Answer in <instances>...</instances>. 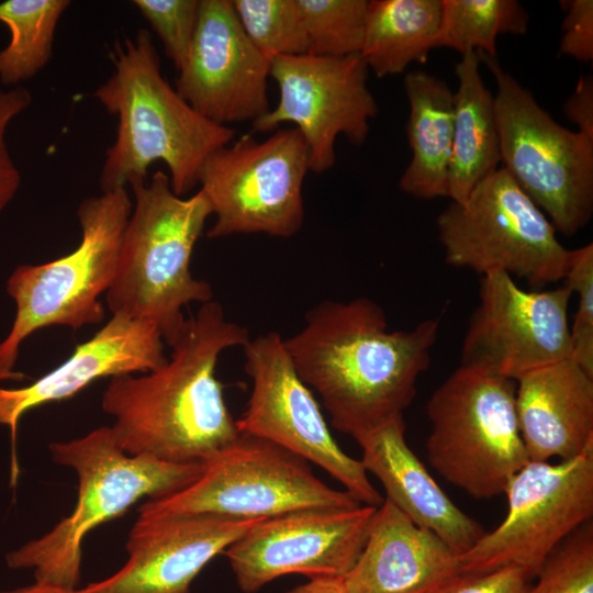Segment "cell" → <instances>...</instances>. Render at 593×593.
I'll return each instance as SVG.
<instances>
[{"label": "cell", "mask_w": 593, "mask_h": 593, "mask_svg": "<svg viewBox=\"0 0 593 593\" xmlns=\"http://www.w3.org/2000/svg\"><path fill=\"white\" fill-rule=\"evenodd\" d=\"M439 318L390 329L368 298L324 301L284 346L302 381L322 399L333 426L356 441L403 415L430 365Z\"/></svg>", "instance_id": "obj_1"}, {"label": "cell", "mask_w": 593, "mask_h": 593, "mask_svg": "<svg viewBox=\"0 0 593 593\" xmlns=\"http://www.w3.org/2000/svg\"><path fill=\"white\" fill-rule=\"evenodd\" d=\"M248 340L219 302L202 303L184 320L163 367L111 378L101 406L114 418L118 445L133 456L203 463L231 444L239 430L215 370L223 351Z\"/></svg>", "instance_id": "obj_2"}, {"label": "cell", "mask_w": 593, "mask_h": 593, "mask_svg": "<svg viewBox=\"0 0 593 593\" xmlns=\"http://www.w3.org/2000/svg\"><path fill=\"white\" fill-rule=\"evenodd\" d=\"M114 71L93 93L118 118L115 141L100 171L102 192L146 182L149 166L161 160L175 194L198 186V171L235 131L199 114L164 78L150 33L114 43Z\"/></svg>", "instance_id": "obj_3"}, {"label": "cell", "mask_w": 593, "mask_h": 593, "mask_svg": "<svg viewBox=\"0 0 593 593\" xmlns=\"http://www.w3.org/2000/svg\"><path fill=\"white\" fill-rule=\"evenodd\" d=\"M131 189L135 205L105 302L112 315L154 325L170 346L186 320L182 307L213 296L210 283L194 278L190 269L194 245L212 211L201 190L189 198L175 194L161 170Z\"/></svg>", "instance_id": "obj_4"}, {"label": "cell", "mask_w": 593, "mask_h": 593, "mask_svg": "<svg viewBox=\"0 0 593 593\" xmlns=\"http://www.w3.org/2000/svg\"><path fill=\"white\" fill-rule=\"evenodd\" d=\"M53 459L78 475L72 513L51 532L7 555L11 569H32L35 584L75 591L80 580L81 544L97 526L123 515L143 497L156 499L192 483L202 463H175L126 454L110 426L49 445Z\"/></svg>", "instance_id": "obj_5"}, {"label": "cell", "mask_w": 593, "mask_h": 593, "mask_svg": "<svg viewBox=\"0 0 593 593\" xmlns=\"http://www.w3.org/2000/svg\"><path fill=\"white\" fill-rule=\"evenodd\" d=\"M131 212L126 188L86 198L77 209L79 245L60 258L22 265L12 271L7 292L16 304V314L9 334L0 342V381L16 377L13 369L20 346L35 331L54 325L77 331L104 320L99 296L115 276Z\"/></svg>", "instance_id": "obj_6"}, {"label": "cell", "mask_w": 593, "mask_h": 593, "mask_svg": "<svg viewBox=\"0 0 593 593\" xmlns=\"http://www.w3.org/2000/svg\"><path fill=\"white\" fill-rule=\"evenodd\" d=\"M515 389L514 380L460 365L427 402L429 465L477 500L504 494L512 477L529 461Z\"/></svg>", "instance_id": "obj_7"}, {"label": "cell", "mask_w": 593, "mask_h": 593, "mask_svg": "<svg viewBox=\"0 0 593 593\" xmlns=\"http://www.w3.org/2000/svg\"><path fill=\"white\" fill-rule=\"evenodd\" d=\"M478 55L496 81L503 168L556 232L577 234L593 213V139L558 124L495 56Z\"/></svg>", "instance_id": "obj_8"}, {"label": "cell", "mask_w": 593, "mask_h": 593, "mask_svg": "<svg viewBox=\"0 0 593 593\" xmlns=\"http://www.w3.org/2000/svg\"><path fill=\"white\" fill-rule=\"evenodd\" d=\"M202 466L192 483L149 499L138 515L265 519L300 510L354 508L361 504L347 491L324 483L304 459L244 433Z\"/></svg>", "instance_id": "obj_9"}, {"label": "cell", "mask_w": 593, "mask_h": 593, "mask_svg": "<svg viewBox=\"0 0 593 593\" xmlns=\"http://www.w3.org/2000/svg\"><path fill=\"white\" fill-rule=\"evenodd\" d=\"M445 261L503 272L541 288L563 279L570 250L544 212L502 167L437 216Z\"/></svg>", "instance_id": "obj_10"}, {"label": "cell", "mask_w": 593, "mask_h": 593, "mask_svg": "<svg viewBox=\"0 0 593 593\" xmlns=\"http://www.w3.org/2000/svg\"><path fill=\"white\" fill-rule=\"evenodd\" d=\"M309 148L295 128L265 141L242 135L214 150L198 171V184L215 221L206 235L266 234L291 237L303 225L302 188Z\"/></svg>", "instance_id": "obj_11"}, {"label": "cell", "mask_w": 593, "mask_h": 593, "mask_svg": "<svg viewBox=\"0 0 593 593\" xmlns=\"http://www.w3.org/2000/svg\"><path fill=\"white\" fill-rule=\"evenodd\" d=\"M503 522L459 556L461 573L517 567L532 579L549 555L593 516V452L528 461L510 480Z\"/></svg>", "instance_id": "obj_12"}, {"label": "cell", "mask_w": 593, "mask_h": 593, "mask_svg": "<svg viewBox=\"0 0 593 593\" xmlns=\"http://www.w3.org/2000/svg\"><path fill=\"white\" fill-rule=\"evenodd\" d=\"M244 369L253 382L239 433L268 440L336 479L359 503L378 507L383 497L360 460L334 439L311 389L299 377L284 340L268 332L249 340Z\"/></svg>", "instance_id": "obj_13"}, {"label": "cell", "mask_w": 593, "mask_h": 593, "mask_svg": "<svg viewBox=\"0 0 593 593\" xmlns=\"http://www.w3.org/2000/svg\"><path fill=\"white\" fill-rule=\"evenodd\" d=\"M368 71L360 54L275 57L270 77L279 88V101L251 123L253 131L270 132L282 123H293L309 148L310 171L329 170L336 160V138L342 134L351 144L362 145L369 121L378 113Z\"/></svg>", "instance_id": "obj_14"}, {"label": "cell", "mask_w": 593, "mask_h": 593, "mask_svg": "<svg viewBox=\"0 0 593 593\" xmlns=\"http://www.w3.org/2000/svg\"><path fill=\"white\" fill-rule=\"evenodd\" d=\"M571 295L566 284L526 291L506 273L483 275L460 365L516 381L569 358Z\"/></svg>", "instance_id": "obj_15"}, {"label": "cell", "mask_w": 593, "mask_h": 593, "mask_svg": "<svg viewBox=\"0 0 593 593\" xmlns=\"http://www.w3.org/2000/svg\"><path fill=\"white\" fill-rule=\"evenodd\" d=\"M376 506L307 508L259 521L224 555L244 593L286 574L344 578L358 559Z\"/></svg>", "instance_id": "obj_16"}, {"label": "cell", "mask_w": 593, "mask_h": 593, "mask_svg": "<svg viewBox=\"0 0 593 593\" xmlns=\"http://www.w3.org/2000/svg\"><path fill=\"white\" fill-rule=\"evenodd\" d=\"M270 66L243 31L232 0H200L193 42L176 90L211 122L253 123L269 111Z\"/></svg>", "instance_id": "obj_17"}, {"label": "cell", "mask_w": 593, "mask_h": 593, "mask_svg": "<svg viewBox=\"0 0 593 593\" xmlns=\"http://www.w3.org/2000/svg\"><path fill=\"white\" fill-rule=\"evenodd\" d=\"M259 521L210 514L138 515L124 566L74 592L191 593L202 569Z\"/></svg>", "instance_id": "obj_18"}, {"label": "cell", "mask_w": 593, "mask_h": 593, "mask_svg": "<svg viewBox=\"0 0 593 593\" xmlns=\"http://www.w3.org/2000/svg\"><path fill=\"white\" fill-rule=\"evenodd\" d=\"M167 359L164 339L154 325L114 314L91 338L77 345L63 363L33 383L0 388V425L9 426L12 439V480L18 475V423L27 411L69 399L100 378L157 370Z\"/></svg>", "instance_id": "obj_19"}, {"label": "cell", "mask_w": 593, "mask_h": 593, "mask_svg": "<svg viewBox=\"0 0 593 593\" xmlns=\"http://www.w3.org/2000/svg\"><path fill=\"white\" fill-rule=\"evenodd\" d=\"M459 556L384 499L343 582L348 593H432L461 573Z\"/></svg>", "instance_id": "obj_20"}, {"label": "cell", "mask_w": 593, "mask_h": 593, "mask_svg": "<svg viewBox=\"0 0 593 593\" xmlns=\"http://www.w3.org/2000/svg\"><path fill=\"white\" fill-rule=\"evenodd\" d=\"M521 436L529 461L593 452V376L569 358L516 381Z\"/></svg>", "instance_id": "obj_21"}, {"label": "cell", "mask_w": 593, "mask_h": 593, "mask_svg": "<svg viewBox=\"0 0 593 593\" xmlns=\"http://www.w3.org/2000/svg\"><path fill=\"white\" fill-rule=\"evenodd\" d=\"M405 429L401 415L359 438L360 461L381 482L385 500L462 555L486 532L437 484L409 446Z\"/></svg>", "instance_id": "obj_22"}, {"label": "cell", "mask_w": 593, "mask_h": 593, "mask_svg": "<svg viewBox=\"0 0 593 593\" xmlns=\"http://www.w3.org/2000/svg\"><path fill=\"white\" fill-rule=\"evenodd\" d=\"M404 89L412 158L400 178V189L417 199L448 198L454 92L445 80L424 70L407 72Z\"/></svg>", "instance_id": "obj_23"}, {"label": "cell", "mask_w": 593, "mask_h": 593, "mask_svg": "<svg viewBox=\"0 0 593 593\" xmlns=\"http://www.w3.org/2000/svg\"><path fill=\"white\" fill-rule=\"evenodd\" d=\"M477 52L462 55L455 66L454 137L448 168V198L463 201L501 163L494 96L484 85Z\"/></svg>", "instance_id": "obj_24"}, {"label": "cell", "mask_w": 593, "mask_h": 593, "mask_svg": "<svg viewBox=\"0 0 593 593\" xmlns=\"http://www.w3.org/2000/svg\"><path fill=\"white\" fill-rule=\"evenodd\" d=\"M441 15V0L369 1L360 52L367 67L383 78L425 63L437 48Z\"/></svg>", "instance_id": "obj_25"}, {"label": "cell", "mask_w": 593, "mask_h": 593, "mask_svg": "<svg viewBox=\"0 0 593 593\" xmlns=\"http://www.w3.org/2000/svg\"><path fill=\"white\" fill-rule=\"evenodd\" d=\"M68 0H7L0 2V22L11 38L0 51V81L18 85L37 75L51 60L55 30Z\"/></svg>", "instance_id": "obj_26"}, {"label": "cell", "mask_w": 593, "mask_h": 593, "mask_svg": "<svg viewBox=\"0 0 593 593\" xmlns=\"http://www.w3.org/2000/svg\"><path fill=\"white\" fill-rule=\"evenodd\" d=\"M443 15L437 47L462 55L469 52L496 54L502 34L523 35L529 16L516 0H441Z\"/></svg>", "instance_id": "obj_27"}, {"label": "cell", "mask_w": 593, "mask_h": 593, "mask_svg": "<svg viewBox=\"0 0 593 593\" xmlns=\"http://www.w3.org/2000/svg\"><path fill=\"white\" fill-rule=\"evenodd\" d=\"M367 0H296L306 41L307 54L344 57L360 54Z\"/></svg>", "instance_id": "obj_28"}, {"label": "cell", "mask_w": 593, "mask_h": 593, "mask_svg": "<svg viewBox=\"0 0 593 593\" xmlns=\"http://www.w3.org/2000/svg\"><path fill=\"white\" fill-rule=\"evenodd\" d=\"M232 4L248 40L270 60L307 54L296 0H232Z\"/></svg>", "instance_id": "obj_29"}, {"label": "cell", "mask_w": 593, "mask_h": 593, "mask_svg": "<svg viewBox=\"0 0 593 593\" xmlns=\"http://www.w3.org/2000/svg\"><path fill=\"white\" fill-rule=\"evenodd\" d=\"M527 593H593V524H583L546 559Z\"/></svg>", "instance_id": "obj_30"}, {"label": "cell", "mask_w": 593, "mask_h": 593, "mask_svg": "<svg viewBox=\"0 0 593 593\" xmlns=\"http://www.w3.org/2000/svg\"><path fill=\"white\" fill-rule=\"evenodd\" d=\"M564 284L577 294L569 359L593 376V244L570 250Z\"/></svg>", "instance_id": "obj_31"}, {"label": "cell", "mask_w": 593, "mask_h": 593, "mask_svg": "<svg viewBox=\"0 0 593 593\" xmlns=\"http://www.w3.org/2000/svg\"><path fill=\"white\" fill-rule=\"evenodd\" d=\"M159 37L167 57L180 71L190 54L200 0H134Z\"/></svg>", "instance_id": "obj_32"}, {"label": "cell", "mask_w": 593, "mask_h": 593, "mask_svg": "<svg viewBox=\"0 0 593 593\" xmlns=\"http://www.w3.org/2000/svg\"><path fill=\"white\" fill-rule=\"evenodd\" d=\"M31 102L32 94L26 88L8 91L0 88V213L14 199L21 184V174L9 154L5 133L10 122Z\"/></svg>", "instance_id": "obj_33"}, {"label": "cell", "mask_w": 593, "mask_h": 593, "mask_svg": "<svg viewBox=\"0 0 593 593\" xmlns=\"http://www.w3.org/2000/svg\"><path fill=\"white\" fill-rule=\"evenodd\" d=\"M530 577L517 567L460 573L432 593H527Z\"/></svg>", "instance_id": "obj_34"}, {"label": "cell", "mask_w": 593, "mask_h": 593, "mask_svg": "<svg viewBox=\"0 0 593 593\" xmlns=\"http://www.w3.org/2000/svg\"><path fill=\"white\" fill-rule=\"evenodd\" d=\"M566 16L559 51L579 61L593 59V1H562Z\"/></svg>", "instance_id": "obj_35"}, {"label": "cell", "mask_w": 593, "mask_h": 593, "mask_svg": "<svg viewBox=\"0 0 593 593\" xmlns=\"http://www.w3.org/2000/svg\"><path fill=\"white\" fill-rule=\"evenodd\" d=\"M563 113L580 134L593 139V77L584 74L579 77L572 94L563 104Z\"/></svg>", "instance_id": "obj_36"}, {"label": "cell", "mask_w": 593, "mask_h": 593, "mask_svg": "<svg viewBox=\"0 0 593 593\" xmlns=\"http://www.w3.org/2000/svg\"><path fill=\"white\" fill-rule=\"evenodd\" d=\"M287 593H348L343 578H313Z\"/></svg>", "instance_id": "obj_37"}, {"label": "cell", "mask_w": 593, "mask_h": 593, "mask_svg": "<svg viewBox=\"0 0 593 593\" xmlns=\"http://www.w3.org/2000/svg\"><path fill=\"white\" fill-rule=\"evenodd\" d=\"M1 593H75L74 591H66L57 588L52 586H45V585H38V584H31L29 586L19 588L11 591H5Z\"/></svg>", "instance_id": "obj_38"}]
</instances>
